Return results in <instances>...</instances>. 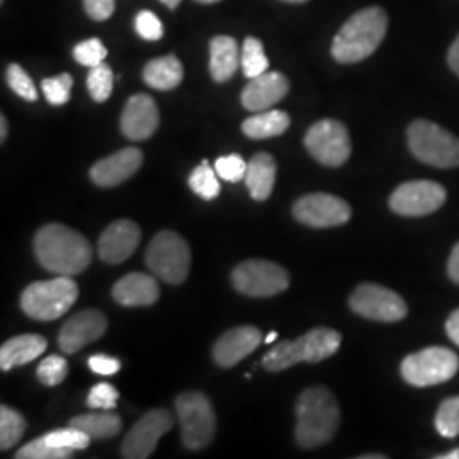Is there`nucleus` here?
<instances>
[{
  "mask_svg": "<svg viewBox=\"0 0 459 459\" xmlns=\"http://www.w3.org/2000/svg\"><path fill=\"white\" fill-rule=\"evenodd\" d=\"M276 339H278V332L273 330V332H269V333L265 335L264 342H265V344H273V342H276Z\"/></svg>",
  "mask_w": 459,
  "mask_h": 459,
  "instance_id": "obj_49",
  "label": "nucleus"
},
{
  "mask_svg": "<svg viewBox=\"0 0 459 459\" xmlns=\"http://www.w3.org/2000/svg\"><path fill=\"white\" fill-rule=\"evenodd\" d=\"M296 220L312 229H332L345 225L352 212L342 197L327 193H312L301 196L293 206Z\"/></svg>",
  "mask_w": 459,
  "mask_h": 459,
  "instance_id": "obj_14",
  "label": "nucleus"
},
{
  "mask_svg": "<svg viewBox=\"0 0 459 459\" xmlns=\"http://www.w3.org/2000/svg\"><path fill=\"white\" fill-rule=\"evenodd\" d=\"M74 79L70 74H60L56 77L45 79L41 87L45 92V98L51 106H64L70 100V92H72Z\"/></svg>",
  "mask_w": 459,
  "mask_h": 459,
  "instance_id": "obj_37",
  "label": "nucleus"
},
{
  "mask_svg": "<svg viewBox=\"0 0 459 459\" xmlns=\"http://www.w3.org/2000/svg\"><path fill=\"white\" fill-rule=\"evenodd\" d=\"M47 441L55 447H62V449H68V451H81L89 447L91 444V436H87L83 430L77 429V427H66V429H60V430H53L48 432Z\"/></svg>",
  "mask_w": 459,
  "mask_h": 459,
  "instance_id": "obj_34",
  "label": "nucleus"
},
{
  "mask_svg": "<svg viewBox=\"0 0 459 459\" xmlns=\"http://www.w3.org/2000/svg\"><path fill=\"white\" fill-rule=\"evenodd\" d=\"M5 77H7L9 87L16 92L19 98L30 100V102H34L38 99V91L34 87V82L22 66L11 64L7 66Z\"/></svg>",
  "mask_w": 459,
  "mask_h": 459,
  "instance_id": "obj_39",
  "label": "nucleus"
},
{
  "mask_svg": "<svg viewBox=\"0 0 459 459\" xmlns=\"http://www.w3.org/2000/svg\"><path fill=\"white\" fill-rule=\"evenodd\" d=\"M38 263L58 276H75L92 263V247L82 233L65 225L49 223L34 237Z\"/></svg>",
  "mask_w": 459,
  "mask_h": 459,
  "instance_id": "obj_1",
  "label": "nucleus"
},
{
  "mask_svg": "<svg viewBox=\"0 0 459 459\" xmlns=\"http://www.w3.org/2000/svg\"><path fill=\"white\" fill-rule=\"evenodd\" d=\"M74 451L62 449V447H55L47 441V437H38L30 444H26L24 447H21V451L17 453V459H66L72 456Z\"/></svg>",
  "mask_w": 459,
  "mask_h": 459,
  "instance_id": "obj_35",
  "label": "nucleus"
},
{
  "mask_svg": "<svg viewBox=\"0 0 459 459\" xmlns=\"http://www.w3.org/2000/svg\"><path fill=\"white\" fill-rule=\"evenodd\" d=\"M119 392L109 383H98L89 394H87V405L94 411H113L117 405Z\"/></svg>",
  "mask_w": 459,
  "mask_h": 459,
  "instance_id": "obj_41",
  "label": "nucleus"
},
{
  "mask_svg": "<svg viewBox=\"0 0 459 459\" xmlns=\"http://www.w3.org/2000/svg\"><path fill=\"white\" fill-rule=\"evenodd\" d=\"M184 79V66L176 55H165L148 62L143 68V81L152 89L172 91Z\"/></svg>",
  "mask_w": 459,
  "mask_h": 459,
  "instance_id": "obj_26",
  "label": "nucleus"
},
{
  "mask_svg": "<svg viewBox=\"0 0 459 459\" xmlns=\"http://www.w3.org/2000/svg\"><path fill=\"white\" fill-rule=\"evenodd\" d=\"M447 64H449V68L459 77V34L447 53Z\"/></svg>",
  "mask_w": 459,
  "mask_h": 459,
  "instance_id": "obj_47",
  "label": "nucleus"
},
{
  "mask_svg": "<svg viewBox=\"0 0 459 459\" xmlns=\"http://www.w3.org/2000/svg\"><path fill=\"white\" fill-rule=\"evenodd\" d=\"M233 288L250 298H271L288 290L290 274L284 267L271 261L250 259L238 264L231 273Z\"/></svg>",
  "mask_w": 459,
  "mask_h": 459,
  "instance_id": "obj_10",
  "label": "nucleus"
},
{
  "mask_svg": "<svg viewBox=\"0 0 459 459\" xmlns=\"http://www.w3.org/2000/svg\"><path fill=\"white\" fill-rule=\"evenodd\" d=\"M242 56H238V45L230 36H214L210 43V74L214 82L230 81L238 70Z\"/></svg>",
  "mask_w": 459,
  "mask_h": 459,
  "instance_id": "obj_25",
  "label": "nucleus"
},
{
  "mask_svg": "<svg viewBox=\"0 0 459 459\" xmlns=\"http://www.w3.org/2000/svg\"><path fill=\"white\" fill-rule=\"evenodd\" d=\"M411 155L422 164L453 169L459 167V138L437 123L415 119L407 130Z\"/></svg>",
  "mask_w": 459,
  "mask_h": 459,
  "instance_id": "obj_6",
  "label": "nucleus"
},
{
  "mask_svg": "<svg viewBox=\"0 0 459 459\" xmlns=\"http://www.w3.org/2000/svg\"><path fill=\"white\" fill-rule=\"evenodd\" d=\"M160 115L155 100L147 94H134L126 100L121 115V132L133 142L148 140L157 132Z\"/></svg>",
  "mask_w": 459,
  "mask_h": 459,
  "instance_id": "obj_18",
  "label": "nucleus"
},
{
  "mask_svg": "<svg viewBox=\"0 0 459 459\" xmlns=\"http://www.w3.org/2000/svg\"><path fill=\"white\" fill-rule=\"evenodd\" d=\"M341 424V411L335 396L324 386H312L296 402V443L303 449H315L330 443Z\"/></svg>",
  "mask_w": 459,
  "mask_h": 459,
  "instance_id": "obj_2",
  "label": "nucleus"
},
{
  "mask_svg": "<svg viewBox=\"0 0 459 459\" xmlns=\"http://www.w3.org/2000/svg\"><path fill=\"white\" fill-rule=\"evenodd\" d=\"M174 426L172 413L165 409H152L142 415L121 444V456L145 459L155 451L160 437Z\"/></svg>",
  "mask_w": 459,
  "mask_h": 459,
  "instance_id": "obj_13",
  "label": "nucleus"
},
{
  "mask_svg": "<svg viewBox=\"0 0 459 459\" xmlns=\"http://www.w3.org/2000/svg\"><path fill=\"white\" fill-rule=\"evenodd\" d=\"M386 456L385 455H364L361 456V459H385Z\"/></svg>",
  "mask_w": 459,
  "mask_h": 459,
  "instance_id": "obj_52",
  "label": "nucleus"
},
{
  "mask_svg": "<svg viewBox=\"0 0 459 459\" xmlns=\"http://www.w3.org/2000/svg\"><path fill=\"white\" fill-rule=\"evenodd\" d=\"M7 133H9V125H7V119L5 116H0V142L4 143L5 138H7Z\"/></svg>",
  "mask_w": 459,
  "mask_h": 459,
  "instance_id": "obj_48",
  "label": "nucleus"
},
{
  "mask_svg": "<svg viewBox=\"0 0 459 459\" xmlns=\"http://www.w3.org/2000/svg\"><path fill=\"white\" fill-rule=\"evenodd\" d=\"M181 424L182 444L187 449H203L213 443L216 415L210 398L203 392H184L176 398Z\"/></svg>",
  "mask_w": 459,
  "mask_h": 459,
  "instance_id": "obj_8",
  "label": "nucleus"
},
{
  "mask_svg": "<svg viewBox=\"0 0 459 459\" xmlns=\"http://www.w3.org/2000/svg\"><path fill=\"white\" fill-rule=\"evenodd\" d=\"M278 164L271 153L259 152L248 162L246 174V184L250 196L255 201H265L271 196L276 184Z\"/></svg>",
  "mask_w": 459,
  "mask_h": 459,
  "instance_id": "obj_24",
  "label": "nucleus"
},
{
  "mask_svg": "<svg viewBox=\"0 0 459 459\" xmlns=\"http://www.w3.org/2000/svg\"><path fill=\"white\" fill-rule=\"evenodd\" d=\"M305 147L318 164L325 167L344 165L351 152V136L337 119H322L310 126L305 134Z\"/></svg>",
  "mask_w": 459,
  "mask_h": 459,
  "instance_id": "obj_11",
  "label": "nucleus"
},
{
  "mask_svg": "<svg viewBox=\"0 0 459 459\" xmlns=\"http://www.w3.org/2000/svg\"><path fill=\"white\" fill-rule=\"evenodd\" d=\"M106 56H108V48L98 38L85 39L74 48L75 62L81 65L89 66V68L100 65L106 60Z\"/></svg>",
  "mask_w": 459,
  "mask_h": 459,
  "instance_id": "obj_38",
  "label": "nucleus"
},
{
  "mask_svg": "<svg viewBox=\"0 0 459 459\" xmlns=\"http://www.w3.org/2000/svg\"><path fill=\"white\" fill-rule=\"evenodd\" d=\"M47 339L38 333H24L9 339L0 347V368L11 371L17 366L33 362L47 351Z\"/></svg>",
  "mask_w": 459,
  "mask_h": 459,
  "instance_id": "obj_23",
  "label": "nucleus"
},
{
  "mask_svg": "<svg viewBox=\"0 0 459 459\" xmlns=\"http://www.w3.org/2000/svg\"><path fill=\"white\" fill-rule=\"evenodd\" d=\"M290 92V81L281 72H265L250 79L242 91V104L247 111L261 113L276 106Z\"/></svg>",
  "mask_w": 459,
  "mask_h": 459,
  "instance_id": "obj_21",
  "label": "nucleus"
},
{
  "mask_svg": "<svg viewBox=\"0 0 459 459\" xmlns=\"http://www.w3.org/2000/svg\"><path fill=\"white\" fill-rule=\"evenodd\" d=\"M89 368L96 373V375H102V377H113L119 369H121V362L106 356V354H94L89 358Z\"/></svg>",
  "mask_w": 459,
  "mask_h": 459,
  "instance_id": "obj_43",
  "label": "nucleus"
},
{
  "mask_svg": "<svg viewBox=\"0 0 459 459\" xmlns=\"http://www.w3.org/2000/svg\"><path fill=\"white\" fill-rule=\"evenodd\" d=\"M216 170L206 160L191 172L189 176V187L197 196L212 201L220 195V181L216 178Z\"/></svg>",
  "mask_w": 459,
  "mask_h": 459,
  "instance_id": "obj_31",
  "label": "nucleus"
},
{
  "mask_svg": "<svg viewBox=\"0 0 459 459\" xmlns=\"http://www.w3.org/2000/svg\"><path fill=\"white\" fill-rule=\"evenodd\" d=\"M447 273H449V278L459 284V244H456L451 252V257L447 263Z\"/></svg>",
  "mask_w": 459,
  "mask_h": 459,
  "instance_id": "obj_46",
  "label": "nucleus"
},
{
  "mask_svg": "<svg viewBox=\"0 0 459 459\" xmlns=\"http://www.w3.org/2000/svg\"><path fill=\"white\" fill-rule=\"evenodd\" d=\"M0 4H4V0H0Z\"/></svg>",
  "mask_w": 459,
  "mask_h": 459,
  "instance_id": "obj_55",
  "label": "nucleus"
},
{
  "mask_svg": "<svg viewBox=\"0 0 459 459\" xmlns=\"http://www.w3.org/2000/svg\"><path fill=\"white\" fill-rule=\"evenodd\" d=\"M388 31V14L381 7H368L351 17L332 43V56L339 64H358L371 56Z\"/></svg>",
  "mask_w": 459,
  "mask_h": 459,
  "instance_id": "obj_3",
  "label": "nucleus"
},
{
  "mask_svg": "<svg viewBox=\"0 0 459 459\" xmlns=\"http://www.w3.org/2000/svg\"><path fill=\"white\" fill-rule=\"evenodd\" d=\"M85 13L94 21H106L115 13V0H83Z\"/></svg>",
  "mask_w": 459,
  "mask_h": 459,
  "instance_id": "obj_44",
  "label": "nucleus"
},
{
  "mask_svg": "<svg viewBox=\"0 0 459 459\" xmlns=\"http://www.w3.org/2000/svg\"><path fill=\"white\" fill-rule=\"evenodd\" d=\"M447 199V193L439 182L409 181L394 189L390 208L400 216H426L437 212Z\"/></svg>",
  "mask_w": 459,
  "mask_h": 459,
  "instance_id": "obj_15",
  "label": "nucleus"
},
{
  "mask_svg": "<svg viewBox=\"0 0 459 459\" xmlns=\"http://www.w3.org/2000/svg\"><path fill=\"white\" fill-rule=\"evenodd\" d=\"M134 30L143 39L157 41L164 36L162 21L150 11H142L134 17Z\"/></svg>",
  "mask_w": 459,
  "mask_h": 459,
  "instance_id": "obj_42",
  "label": "nucleus"
},
{
  "mask_svg": "<svg viewBox=\"0 0 459 459\" xmlns=\"http://www.w3.org/2000/svg\"><path fill=\"white\" fill-rule=\"evenodd\" d=\"M113 85H115V74L111 66L102 62L100 65L91 68L87 75V89L91 98L96 102H106L113 92Z\"/></svg>",
  "mask_w": 459,
  "mask_h": 459,
  "instance_id": "obj_32",
  "label": "nucleus"
},
{
  "mask_svg": "<svg viewBox=\"0 0 459 459\" xmlns=\"http://www.w3.org/2000/svg\"><path fill=\"white\" fill-rule=\"evenodd\" d=\"M199 4H216V2H220V0H196Z\"/></svg>",
  "mask_w": 459,
  "mask_h": 459,
  "instance_id": "obj_54",
  "label": "nucleus"
},
{
  "mask_svg": "<svg viewBox=\"0 0 459 459\" xmlns=\"http://www.w3.org/2000/svg\"><path fill=\"white\" fill-rule=\"evenodd\" d=\"M108 330V318L96 308L75 313L60 330L58 345L65 354H75L85 345L96 342Z\"/></svg>",
  "mask_w": 459,
  "mask_h": 459,
  "instance_id": "obj_16",
  "label": "nucleus"
},
{
  "mask_svg": "<svg viewBox=\"0 0 459 459\" xmlns=\"http://www.w3.org/2000/svg\"><path fill=\"white\" fill-rule=\"evenodd\" d=\"M282 2H288V4H305L308 0H282Z\"/></svg>",
  "mask_w": 459,
  "mask_h": 459,
  "instance_id": "obj_53",
  "label": "nucleus"
},
{
  "mask_svg": "<svg viewBox=\"0 0 459 459\" xmlns=\"http://www.w3.org/2000/svg\"><path fill=\"white\" fill-rule=\"evenodd\" d=\"M142 164V150L134 147L123 148L94 164L91 169V179L99 187H116L134 176Z\"/></svg>",
  "mask_w": 459,
  "mask_h": 459,
  "instance_id": "obj_20",
  "label": "nucleus"
},
{
  "mask_svg": "<svg viewBox=\"0 0 459 459\" xmlns=\"http://www.w3.org/2000/svg\"><path fill=\"white\" fill-rule=\"evenodd\" d=\"M434 422L437 432L443 437L453 439L459 436V396H451L444 400L437 409Z\"/></svg>",
  "mask_w": 459,
  "mask_h": 459,
  "instance_id": "obj_33",
  "label": "nucleus"
},
{
  "mask_svg": "<svg viewBox=\"0 0 459 459\" xmlns=\"http://www.w3.org/2000/svg\"><path fill=\"white\" fill-rule=\"evenodd\" d=\"M26 420L19 411L2 405L0 407V447L2 451L11 449L22 437L26 430Z\"/></svg>",
  "mask_w": 459,
  "mask_h": 459,
  "instance_id": "obj_30",
  "label": "nucleus"
},
{
  "mask_svg": "<svg viewBox=\"0 0 459 459\" xmlns=\"http://www.w3.org/2000/svg\"><path fill=\"white\" fill-rule=\"evenodd\" d=\"M148 269L167 284H181L191 269V248L179 233L159 231L147 247Z\"/></svg>",
  "mask_w": 459,
  "mask_h": 459,
  "instance_id": "obj_7",
  "label": "nucleus"
},
{
  "mask_svg": "<svg viewBox=\"0 0 459 459\" xmlns=\"http://www.w3.org/2000/svg\"><path fill=\"white\" fill-rule=\"evenodd\" d=\"M436 459H459V449H453L451 453H446L441 456H436Z\"/></svg>",
  "mask_w": 459,
  "mask_h": 459,
  "instance_id": "obj_50",
  "label": "nucleus"
},
{
  "mask_svg": "<svg viewBox=\"0 0 459 459\" xmlns=\"http://www.w3.org/2000/svg\"><path fill=\"white\" fill-rule=\"evenodd\" d=\"M247 167H248V164H246V160L237 153H231L227 157H220L214 162L216 174L221 179L229 182H238L246 179Z\"/></svg>",
  "mask_w": 459,
  "mask_h": 459,
  "instance_id": "obj_40",
  "label": "nucleus"
},
{
  "mask_svg": "<svg viewBox=\"0 0 459 459\" xmlns=\"http://www.w3.org/2000/svg\"><path fill=\"white\" fill-rule=\"evenodd\" d=\"M142 230L132 220L113 221L99 237L98 254L102 263L121 264L140 246Z\"/></svg>",
  "mask_w": 459,
  "mask_h": 459,
  "instance_id": "obj_17",
  "label": "nucleus"
},
{
  "mask_svg": "<svg viewBox=\"0 0 459 459\" xmlns=\"http://www.w3.org/2000/svg\"><path fill=\"white\" fill-rule=\"evenodd\" d=\"M70 426L81 429L92 439H111L121 432L123 420L115 411H102L77 415L70 420Z\"/></svg>",
  "mask_w": 459,
  "mask_h": 459,
  "instance_id": "obj_28",
  "label": "nucleus"
},
{
  "mask_svg": "<svg viewBox=\"0 0 459 459\" xmlns=\"http://www.w3.org/2000/svg\"><path fill=\"white\" fill-rule=\"evenodd\" d=\"M342 342L337 330L316 327L295 341H282L264 354L263 366L271 373L284 371L299 362H320L332 358Z\"/></svg>",
  "mask_w": 459,
  "mask_h": 459,
  "instance_id": "obj_4",
  "label": "nucleus"
},
{
  "mask_svg": "<svg viewBox=\"0 0 459 459\" xmlns=\"http://www.w3.org/2000/svg\"><path fill=\"white\" fill-rule=\"evenodd\" d=\"M77 298V282L70 276H58L30 284L21 296V308L30 318L48 322L64 316Z\"/></svg>",
  "mask_w": 459,
  "mask_h": 459,
  "instance_id": "obj_5",
  "label": "nucleus"
},
{
  "mask_svg": "<svg viewBox=\"0 0 459 459\" xmlns=\"http://www.w3.org/2000/svg\"><path fill=\"white\" fill-rule=\"evenodd\" d=\"M459 371V358L447 347H427L419 352L407 356L400 373L411 386H434L456 377Z\"/></svg>",
  "mask_w": 459,
  "mask_h": 459,
  "instance_id": "obj_9",
  "label": "nucleus"
},
{
  "mask_svg": "<svg viewBox=\"0 0 459 459\" xmlns=\"http://www.w3.org/2000/svg\"><path fill=\"white\" fill-rule=\"evenodd\" d=\"M242 70L247 79H255L259 75H263L269 68V58L265 56L263 43L261 39L248 36L244 41V48H242Z\"/></svg>",
  "mask_w": 459,
  "mask_h": 459,
  "instance_id": "obj_29",
  "label": "nucleus"
},
{
  "mask_svg": "<svg viewBox=\"0 0 459 459\" xmlns=\"http://www.w3.org/2000/svg\"><path fill=\"white\" fill-rule=\"evenodd\" d=\"M160 296L157 279L145 273H132L113 286V298L121 307H150Z\"/></svg>",
  "mask_w": 459,
  "mask_h": 459,
  "instance_id": "obj_22",
  "label": "nucleus"
},
{
  "mask_svg": "<svg viewBox=\"0 0 459 459\" xmlns=\"http://www.w3.org/2000/svg\"><path fill=\"white\" fill-rule=\"evenodd\" d=\"M351 310L368 320L400 322L407 316L409 308L402 296L385 286L366 282L356 288L349 299Z\"/></svg>",
  "mask_w": 459,
  "mask_h": 459,
  "instance_id": "obj_12",
  "label": "nucleus"
},
{
  "mask_svg": "<svg viewBox=\"0 0 459 459\" xmlns=\"http://www.w3.org/2000/svg\"><path fill=\"white\" fill-rule=\"evenodd\" d=\"M68 375V362L65 358L51 354L39 362L36 377L45 386H56L60 385Z\"/></svg>",
  "mask_w": 459,
  "mask_h": 459,
  "instance_id": "obj_36",
  "label": "nucleus"
},
{
  "mask_svg": "<svg viewBox=\"0 0 459 459\" xmlns=\"http://www.w3.org/2000/svg\"><path fill=\"white\" fill-rule=\"evenodd\" d=\"M263 333L257 327L240 325L230 328L213 345V359L220 368H233L246 359L259 345L263 344Z\"/></svg>",
  "mask_w": 459,
  "mask_h": 459,
  "instance_id": "obj_19",
  "label": "nucleus"
},
{
  "mask_svg": "<svg viewBox=\"0 0 459 459\" xmlns=\"http://www.w3.org/2000/svg\"><path fill=\"white\" fill-rule=\"evenodd\" d=\"M446 332L449 339L459 345V308L456 312L451 313V316L446 322Z\"/></svg>",
  "mask_w": 459,
  "mask_h": 459,
  "instance_id": "obj_45",
  "label": "nucleus"
},
{
  "mask_svg": "<svg viewBox=\"0 0 459 459\" xmlns=\"http://www.w3.org/2000/svg\"><path fill=\"white\" fill-rule=\"evenodd\" d=\"M290 125H291V117L286 111L267 109L247 117L242 123V132L252 140H265V138H274L282 134L290 128Z\"/></svg>",
  "mask_w": 459,
  "mask_h": 459,
  "instance_id": "obj_27",
  "label": "nucleus"
},
{
  "mask_svg": "<svg viewBox=\"0 0 459 459\" xmlns=\"http://www.w3.org/2000/svg\"><path fill=\"white\" fill-rule=\"evenodd\" d=\"M160 2L165 4L169 9H176L181 4V0H160Z\"/></svg>",
  "mask_w": 459,
  "mask_h": 459,
  "instance_id": "obj_51",
  "label": "nucleus"
}]
</instances>
